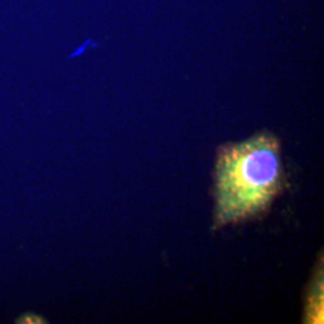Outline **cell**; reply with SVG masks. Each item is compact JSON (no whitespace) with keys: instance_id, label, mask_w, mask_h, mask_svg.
<instances>
[{"instance_id":"1","label":"cell","mask_w":324,"mask_h":324,"mask_svg":"<svg viewBox=\"0 0 324 324\" xmlns=\"http://www.w3.org/2000/svg\"><path fill=\"white\" fill-rule=\"evenodd\" d=\"M283 178L280 146L273 135L258 133L223 145L215 168L214 227L264 213L281 192Z\"/></svg>"},{"instance_id":"2","label":"cell","mask_w":324,"mask_h":324,"mask_svg":"<svg viewBox=\"0 0 324 324\" xmlns=\"http://www.w3.org/2000/svg\"><path fill=\"white\" fill-rule=\"evenodd\" d=\"M14 323L17 324H46L48 323V321L45 317H42L41 315L35 313L33 311H25L24 313H22L19 317L16 318Z\"/></svg>"}]
</instances>
